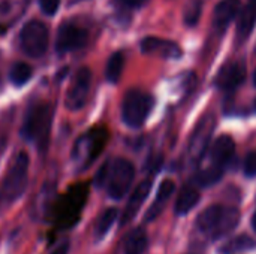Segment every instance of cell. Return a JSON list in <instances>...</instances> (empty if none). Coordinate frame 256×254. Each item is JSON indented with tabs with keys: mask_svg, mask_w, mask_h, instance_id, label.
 I'll return each mask as SVG.
<instances>
[{
	"mask_svg": "<svg viewBox=\"0 0 256 254\" xmlns=\"http://www.w3.org/2000/svg\"><path fill=\"white\" fill-rule=\"evenodd\" d=\"M122 4L128 6V7H141L142 4H146L148 0H118Z\"/></svg>",
	"mask_w": 256,
	"mask_h": 254,
	"instance_id": "30",
	"label": "cell"
},
{
	"mask_svg": "<svg viewBox=\"0 0 256 254\" xmlns=\"http://www.w3.org/2000/svg\"><path fill=\"white\" fill-rule=\"evenodd\" d=\"M240 10H242L240 0H222L214 9V15H213L214 27L218 30L226 28L231 24V21L240 13Z\"/></svg>",
	"mask_w": 256,
	"mask_h": 254,
	"instance_id": "16",
	"label": "cell"
},
{
	"mask_svg": "<svg viewBox=\"0 0 256 254\" xmlns=\"http://www.w3.org/2000/svg\"><path fill=\"white\" fill-rule=\"evenodd\" d=\"M135 177V168L134 165L126 159H116L112 163H110L108 178H106V192L110 198L118 201L122 199Z\"/></svg>",
	"mask_w": 256,
	"mask_h": 254,
	"instance_id": "5",
	"label": "cell"
},
{
	"mask_svg": "<svg viewBox=\"0 0 256 254\" xmlns=\"http://www.w3.org/2000/svg\"><path fill=\"white\" fill-rule=\"evenodd\" d=\"M87 37H88V34L82 27H80L74 22H64L58 28V33H57L56 49L60 54L80 49L81 46L86 45Z\"/></svg>",
	"mask_w": 256,
	"mask_h": 254,
	"instance_id": "9",
	"label": "cell"
},
{
	"mask_svg": "<svg viewBox=\"0 0 256 254\" xmlns=\"http://www.w3.org/2000/svg\"><path fill=\"white\" fill-rule=\"evenodd\" d=\"M152 190V181L150 180H144L135 190L134 193L130 195L129 201H128V205L123 211V216H122V220H120V225L124 226L128 225L129 222L134 220V217L136 216V213L140 211L141 205L144 204V201L147 199L148 193Z\"/></svg>",
	"mask_w": 256,
	"mask_h": 254,
	"instance_id": "13",
	"label": "cell"
},
{
	"mask_svg": "<svg viewBox=\"0 0 256 254\" xmlns=\"http://www.w3.org/2000/svg\"><path fill=\"white\" fill-rule=\"evenodd\" d=\"M252 247H255V243L250 238H248V237H238L232 243H230L225 247L224 252H225V254H228L231 253V252H234V250H248V249H252Z\"/></svg>",
	"mask_w": 256,
	"mask_h": 254,
	"instance_id": "25",
	"label": "cell"
},
{
	"mask_svg": "<svg viewBox=\"0 0 256 254\" xmlns=\"http://www.w3.org/2000/svg\"><path fill=\"white\" fill-rule=\"evenodd\" d=\"M246 78V67L236 61V63H230L226 66H224L220 69V72L218 73L216 78V85L222 90H234L237 88Z\"/></svg>",
	"mask_w": 256,
	"mask_h": 254,
	"instance_id": "11",
	"label": "cell"
},
{
	"mask_svg": "<svg viewBox=\"0 0 256 254\" xmlns=\"http://www.w3.org/2000/svg\"><path fill=\"white\" fill-rule=\"evenodd\" d=\"M254 79H255V84H256V70H255V78H254Z\"/></svg>",
	"mask_w": 256,
	"mask_h": 254,
	"instance_id": "33",
	"label": "cell"
},
{
	"mask_svg": "<svg viewBox=\"0 0 256 254\" xmlns=\"http://www.w3.org/2000/svg\"><path fill=\"white\" fill-rule=\"evenodd\" d=\"M28 183V156L21 151L15 156L0 187V199L6 204L20 199Z\"/></svg>",
	"mask_w": 256,
	"mask_h": 254,
	"instance_id": "3",
	"label": "cell"
},
{
	"mask_svg": "<svg viewBox=\"0 0 256 254\" xmlns=\"http://www.w3.org/2000/svg\"><path fill=\"white\" fill-rule=\"evenodd\" d=\"M244 174L248 177H256V151L248 154L244 160Z\"/></svg>",
	"mask_w": 256,
	"mask_h": 254,
	"instance_id": "26",
	"label": "cell"
},
{
	"mask_svg": "<svg viewBox=\"0 0 256 254\" xmlns=\"http://www.w3.org/2000/svg\"><path fill=\"white\" fill-rule=\"evenodd\" d=\"M256 25V0H248L242 7L237 21V36L238 39H246Z\"/></svg>",
	"mask_w": 256,
	"mask_h": 254,
	"instance_id": "17",
	"label": "cell"
},
{
	"mask_svg": "<svg viewBox=\"0 0 256 254\" xmlns=\"http://www.w3.org/2000/svg\"><path fill=\"white\" fill-rule=\"evenodd\" d=\"M224 175V168H219V166H212L208 169H204L201 171L198 175H196V180L201 186H212L214 183H218L220 180V177Z\"/></svg>",
	"mask_w": 256,
	"mask_h": 254,
	"instance_id": "24",
	"label": "cell"
},
{
	"mask_svg": "<svg viewBox=\"0 0 256 254\" xmlns=\"http://www.w3.org/2000/svg\"><path fill=\"white\" fill-rule=\"evenodd\" d=\"M108 171H110V162L104 163V166L99 169V172H98V174H96V177H94V184H96L98 187H100V186H104V184L106 183Z\"/></svg>",
	"mask_w": 256,
	"mask_h": 254,
	"instance_id": "29",
	"label": "cell"
},
{
	"mask_svg": "<svg viewBox=\"0 0 256 254\" xmlns=\"http://www.w3.org/2000/svg\"><path fill=\"white\" fill-rule=\"evenodd\" d=\"M21 46L30 57H42L48 48V28L40 21H28L21 30Z\"/></svg>",
	"mask_w": 256,
	"mask_h": 254,
	"instance_id": "6",
	"label": "cell"
},
{
	"mask_svg": "<svg viewBox=\"0 0 256 254\" xmlns=\"http://www.w3.org/2000/svg\"><path fill=\"white\" fill-rule=\"evenodd\" d=\"M32 73H33V70L27 63L16 61L9 70V79L14 85L20 87V85H24L32 78Z\"/></svg>",
	"mask_w": 256,
	"mask_h": 254,
	"instance_id": "23",
	"label": "cell"
},
{
	"mask_svg": "<svg viewBox=\"0 0 256 254\" xmlns=\"http://www.w3.org/2000/svg\"><path fill=\"white\" fill-rule=\"evenodd\" d=\"M68 253H69V243H68V241H64V243H62L58 247H56L51 254H68Z\"/></svg>",
	"mask_w": 256,
	"mask_h": 254,
	"instance_id": "31",
	"label": "cell"
},
{
	"mask_svg": "<svg viewBox=\"0 0 256 254\" xmlns=\"http://www.w3.org/2000/svg\"><path fill=\"white\" fill-rule=\"evenodd\" d=\"M148 246V238L144 229H134L124 238V254H144Z\"/></svg>",
	"mask_w": 256,
	"mask_h": 254,
	"instance_id": "19",
	"label": "cell"
},
{
	"mask_svg": "<svg viewBox=\"0 0 256 254\" xmlns=\"http://www.w3.org/2000/svg\"><path fill=\"white\" fill-rule=\"evenodd\" d=\"M252 226H254V229L256 231V211L255 214H254V217H252Z\"/></svg>",
	"mask_w": 256,
	"mask_h": 254,
	"instance_id": "32",
	"label": "cell"
},
{
	"mask_svg": "<svg viewBox=\"0 0 256 254\" xmlns=\"http://www.w3.org/2000/svg\"><path fill=\"white\" fill-rule=\"evenodd\" d=\"M52 124V108L50 103L40 102L33 105L26 117L21 127V135L30 141L34 142L40 150H44L48 144L50 130Z\"/></svg>",
	"mask_w": 256,
	"mask_h": 254,
	"instance_id": "1",
	"label": "cell"
},
{
	"mask_svg": "<svg viewBox=\"0 0 256 254\" xmlns=\"http://www.w3.org/2000/svg\"><path fill=\"white\" fill-rule=\"evenodd\" d=\"M39 4H40V9L46 15H54L58 9V4H60V0H39Z\"/></svg>",
	"mask_w": 256,
	"mask_h": 254,
	"instance_id": "27",
	"label": "cell"
},
{
	"mask_svg": "<svg viewBox=\"0 0 256 254\" xmlns=\"http://www.w3.org/2000/svg\"><path fill=\"white\" fill-rule=\"evenodd\" d=\"M200 10H201V6H200V3H195L194 6H190V7L188 9L186 15H184V18H186V22H188V24H190V25H194V24L198 21Z\"/></svg>",
	"mask_w": 256,
	"mask_h": 254,
	"instance_id": "28",
	"label": "cell"
},
{
	"mask_svg": "<svg viewBox=\"0 0 256 254\" xmlns=\"http://www.w3.org/2000/svg\"><path fill=\"white\" fill-rule=\"evenodd\" d=\"M255 108H256V103H255Z\"/></svg>",
	"mask_w": 256,
	"mask_h": 254,
	"instance_id": "34",
	"label": "cell"
},
{
	"mask_svg": "<svg viewBox=\"0 0 256 254\" xmlns=\"http://www.w3.org/2000/svg\"><path fill=\"white\" fill-rule=\"evenodd\" d=\"M90 82H92V72L88 67H81L72 85L69 87V91L66 94V100L64 105L69 111H78L84 106L87 96H88V90H90Z\"/></svg>",
	"mask_w": 256,
	"mask_h": 254,
	"instance_id": "8",
	"label": "cell"
},
{
	"mask_svg": "<svg viewBox=\"0 0 256 254\" xmlns=\"http://www.w3.org/2000/svg\"><path fill=\"white\" fill-rule=\"evenodd\" d=\"M153 108V97L141 90H130L126 93L122 105L123 121L129 127H141Z\"/></svg>",
	"mask_w": 256,
	"mask_h": 254,
	"instance_id": "4",
	"label": "cell"
},
{
	"mask_svg": "<svg viewBox=\"0 0 256 254\" xmlns=\"http://www.w3.org/2000/svg\"><path fill=\"white\" fill-rule=\"evenodd\" d=\"M174 190H176L174 181H171V180H164V181H162V184H160V187H159V190H158L156 201L153 202V205H152V207L148 208V211H147V216H146V220H147V222L154 220V219L162 213L165 204H166L168 199L172 196Z\"/></svg>",
	"mask_w": 256,
	"mask_h": 254,
	"instance_id": "18",
	"label": "cell"
},
{
	"mask_svg": "<svg viewBox=\"0 0 256 254\" xmlns=\"http://www.w3.org/2000/svg\"><path fill=\"white\" fill-rule=\"evenodd\" d=\"M87 195H88V186L76 184L70 187L62 198H58L57 204L52 205V217L56 225L60 228H69L75 225L84 208Z\"/></svg>",
	"mask_w": 256,
	"mask_h": 254,
	"instance_id": "2",
	"label": "cell"
},
{
	"mask_svg": "<svg viewBox=\"0 0 256 254\" xmlns=\"http://www.w3.org/2000/svg\"><path fill=\"white\" fill-rule=\"evenodd\" d=\"M200 202V193L196 189L186 187L180 193L177 202H176V213L177 214H188L196 204Z\"/></svg>",
	"mask_w": 256,
	"mask_h": 254,
	"instance_id": "20",
	"label": "cell"
},
{
	"mask_svg": "<svg viewBox=\"0 0 256 254\" xmlns=\"http://www.w3.org/2000/svg\"><path fill=\"white\" fill-rule=\"evenodd\" d=\"M116 219H117V210L116 208H110L100 214V217L98 219V222L94 225V238L98 241H100L108 234V231L114 225Z\"/></svg>",
	"mask_w": 256,
	"mask_h": 254,
	"instance_id": "21",
	"label": "cell"
},
{
	"mask_svg": "<svg viewBox=\"0 0 256 254\" xmlns=\"http://www.w3.org/2000/svg\"><path fill=\"white\" fill-rule=\"evenodd\" d=\"M141 49L146 54H160L162 57H168V58H178L182 55V49L177 43L170 42V40H164L159 37H146L141 42Z\"/></svg>",
	"mask_w": 256,
	"mask_h": 254,
	"instance_id": "14",
	"label": "cell"
},
{
	"mask_svg": "<svg viewBox=\"0 0 256 254\" xmlns=\"http://www.w3.org/2000/svg\"><path fill=\"white\" fill-rule=\"evenodd\" d=\"M106 138H108V133L104 129L90 130L87 135L80 138V141L75 144L72 157L75 160H80L82 166L90 165L98 157V154L104 150Z\"/></svg>",
	"mask_w": 256,
	"mask_h": 254,
	"instance_id": "7",
	"label": "cell"
},
{
	"mask_svg": "<svg viewBox=\"0 0 256 254\" xmlns=\"http://www.w3.org/2000/svg\"><path fill=\"white\" fill-rule=\"evenodd\" d=\"M123 66H124V57L122 52H116L110 57L108 63H106V69H105V76L110 82L116 84L123 72Z\"/></svg>",
	"mask_w": 256,
	"mask_h": 254,
	"instance_id": "22",
	"label": "cell"
},
{
	"mask_svg": "<svg viewBox=\"0 0 256 254\" xmlns=\"http://www.w3.org/2000/svg\"><path fill=\"white\" fill-rule=\"evenodd\" d=\"M234 150H236V144L231 136L224 135V136L218 138L210 150V159H212L213 166L224 168L231 160Z\"/></svg>",
	"mask_w": 256,
	"mask_h": 254,
	"instance_id": "15",
	"label": "cell"
},
{
	"mask_svg": "<svg viewBox=\"0 0 256 254\" xmlns=\"http://www.w3.org/2000/svg\"><path fill=\"white\" fill-rule=\"evenodd\" d=\"M224 214H225V207H222V205H213V207L207 208L198 217V222H196L198 229L202 234L210 235L212 238H218Z\"/></svg>",
	"mask_w": 256,
	"mask_h": 254,
	"instance_id": "12",
	"label": "cell"
},
{
	"mask_svg": "<svg viewBox=\"0 0 256 254\" xmlns=\"http://www.w3.org/2000/svg\"><path fill=\"white\" fill-rule=\"evenodd\" d=\"M214 117L213 115H207L206 118H202L192 138H190V142H189V156L192 160H200L204 153L207 151L208 148V142H210V138H212V133L214 130Z\"/></svg>",
	"mask_w": 256,
	"mask_h": 254,
	"instance_id": "10",
	"label": "cell"
}]
</instances>
